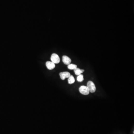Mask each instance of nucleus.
Wrapping results in <instances>:
<instances>
[{"instance_id": "obj_1", "label": "nucleus", "mask_w": 134, "mask_h": 134, "mask_svg": "<svg viewBox=\"0 0 134 134\" xmlns=\"http://www.w3.org/2000/svg\"><path fill=\"white\" fill-rule=\"evenodd\" d=\"M87 87L89 89V92L91 93H94L96 90V88L94 83L91 81H88L87 84Z\"/></svg>"}, {"instance_id": "obj_2", "label": "nucleus", "mask_w": 134, "mask_h": 134, "mask_svg": "<svg viewBox=\"0 0 134 134\" xmlns=\"http://www.w3.org/2000/svg\"><path fill=\"white\" fill-rule=\"evenodd\" d=\"M79 91L80 93L84 95H88L89 93V89L87 86H82L79 88Z\"/></svg>"}, {"instance_id": "obj_3", "label": "nucleus", "mask_w": 134, "mask_h": 134, "mask_svg": "<svg viewBox=\"0 0 134 134\" xmlns=\"http://www.w3.org/2000/svg\"><path fill=\"white\" fill-rule=\"evenodd\" d=\"M51 61L54 64H58L60 61V58L59 56L56 53H53L51 57Z\"/></svg>"}, {"instance_id": "obj_4", "label": "nucleus", "mask_w": 134, "mask_h": 134, "mask_svg": "<svg viewBox=\"0 0 134 134\" xmlns=\"http://www.w3.org/2000/svg\"><path fill=\"white\" fill-rule=\"evenodd\" d=\"M59 75H60L61 79L62 80H64L66 78H68L70 76L71 74L69 72H61L59 74Z\"/></svg>"}, {"instance_id": "obj_5", "label": "nucleus", "mask_w": 134, "mask_h": 134, "mask_svg": "<svg viewBox=\"0 0 134 134\" xmlns=\"http://www.w3.org/2000/svg\"><path fill=\"white\" fill-rule=\"evenodd\" d=\"M62 61L66 65H69L71 62V60L69 57L66 56H63L62 57Z\"/></svg>"}, {"instance_id": "obj_6", "label": "nucleus", "mask_w": 134, "mask_h": 134, "mask_svg": "<svg viewBox=\"0 0 134 134\" xmlns=\"http://www.w3.org/2000/svg\"><path fill=\"white\" fill-rule=\"evenodd\" d=\"M47 68L50 70L53 69L55 67V64L52 61H47L46 62Z\"/></svg>"}, {"instance_id": "obj_7", "label": "nucleus", "mask_w": 134, "mask_h": 134, "mask_svg": "<svg viewBox=\"0 0 134 134\" xmlns=\"http://www.w3.org/2000/svg\"><path fill=\"white\" fill-rule=\"evenodd\" d=\"M74 71L75 74L78 76V75H80L82 73H83L84 72V70L83 69H81L79 68H77V67L76 69L74 70Z\"/></svg>"}, {"instance_id": "obj_8", "label": "nucleus", "mask_w": 134, "mask_h": 134, "mask_svg": "<svg viewBox=\"0 0 134 134\" xmlns=\"http://www.w3.org/2000/svg\"><path fill=\"white\" fill-rule=\"evenodd\" d=\"M68 83L69 84H72L74 83L75 82V79L72 75H70V76L68 78Z\"/></svg>"}, {"instance_id": "obj_9", "label": "nucleus", "mask_w": 134, "mask_h": 134, "mask_svg": "<svg viewBox=\"0 0 134 134\" xmlns=\"http://www.w3.org/2000/svg\"><path fill=\"white\" fill-rule=\"evenodd\" d=\"M77 65L74 64H70L68 65L67 67L70 70H74L77 68Z\"/></svg>"}, {"instance_id": "obj_10", "label": "nucleus", "mask_w": 134, "mask_h": 134, "mask_svg": "<svg viewBox=\"0 0 134 134\" xmlns=\"http://www.w3.org/2000/svg\"><path fill=\"white\" fill-rule=\"evenodd\" d=\"M84 78H83V76L82 74H81L80 75H78L77 78V80L78 82H82L83 81Z\"/></svg>"}]
</instances>
